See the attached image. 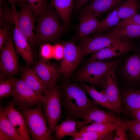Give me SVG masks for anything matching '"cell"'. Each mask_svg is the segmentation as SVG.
I'll return each instance as SVG.
<instances>
[{"label":"cell","mask_w":140,"mask_h":140,"mask_svg":"<svg viewBox=\"0 0 140 140\" xmlns=\"http://www.w3.org/2000/svg\"><path fill=\"white\" fill-rule=\"evenodd\" d=\"M81 85L86 92L90 95L97 104L106 108L118 115L122 111L113 105L108 100L104 95L101 92L97 91L93 86L81 82Z\"/></svg>","instance_id":"cell-25"},{"label":"cell","mask_w":140,"mask_h":140,"mask_svg":"<svg viewBox=\"0 0 140 140\" xmlns=\"http://www.w3.org/2000/svg\"><path fill=\"white\" fill-rule=\"evenodd\" d=\"M107 33L122 41L140 37V25L131 24L119 27H113Z\"/></svg>","instance_id":"cell-24"},{"label":"cell","mask_w":140,"mask_h":140,"mask_svg":"<svg viewBox=\"0 0 140 140\" xmlns=\"http://www.w3.org/2000/svg\"><path fill=\"white\" fill-rule=\"evenodd\" d=\"M0 71L3 75L14 76L19 71L18 60L11 33L1 51Z\"/></svg>","instance_id":"cell-9"},{"label":"cell","mask_w":140,"mask_h":140,"mask_svg":"<svg viewBox=\"0 0 140 140\" xmlns=\"http://www.w3.org/2000/svg\"><path fill=\"white\" fill-rule=\"evenodd\" d=\"M19 4L20 9L17 13L18 27L33 50H36L37 45L35 36L36 19L33 10L27 2Z\"/></svg>","instance_id":"cell-8"},{"label":"cell","mask_w":140,"mask_h":140,"mask_svg":"<svg viewBox=\"0 0 140 140\" xmlns=\"http://www.w3.org/2000/svg\"><path fill=\"white\" fill-rule=\"evenodd\" d=\"M0 8V28L9 30L14 25L13 16L12 9L4 0Z\"/></svg>","instance_id":"cell-30"},{"label":"cell","mask_w":140,"mask_h":140,"mask_svg":"<svg viewBox=\"0 0 140 140\" xmlns=\"http://www.w3.org/2000/svg\"><path fill=\"white\" fill-rule=\"evenodd\" d=\"M140 9L138 0H125L119 9L118 17L120 19H125L137 14Z\"/></svg>","instance_id":"cell-29"},{"label":"cell","mask_w":140,"mask_h":140,"mask_svg":"<svg viewBox=\"0 0 140 140\" xmlns=\"http://www.w3.org/2000/svg\"><path fill=\"white\" fill-rule=\"evenodd\" d=\"M8 30L4 28H0V50L1 51L3 48L6 41L11 34Z\"/></svg>","instance_id":"cell-39"},{"label":"cell","mask_w":140,"mask_h":140,"mask_svg":"<svg viewBox=\"0 0 140 140\" xmlns=\"http://www.w3.org/2000/svg\"><path fill=\"white\" fill-rule=\"evenodd\" d=\"M43 105L20 109L32 140H53L48 122L43 110Z\"/></svg>","instance_id":"cell-3"},{"label":"cell","mask_w":140,"mask_h":140,"mask_svg":"<svg viewBox=\"0 0 140 140\" xmlns=\"http://www.w3.org/2000/svg\"><path fill=\"white\" fill-rule=\"evenodd\" d=\"M131 24L140 25V14L137 13L120 21L114 27H119Z\"/></svg>","instance_id":"cell-35"},{"label":"cell","mask_w":140,"mask_h":140,"mask_svg":"<svg viewBox=\"0 0 140 140\" xmlns=\"http://www.w3.org/2000/svg\"><path fill=\"white\" fill-rule=\"evenodd\" d=\"M125 0H92L84 9L91 11L97 17L108 13Z\"/></svg>","instance_id":"cell-19"},{"label":"cell","mask_w":140,"mask_h":140,"mask_svg":"<svg viewBox=\"0 0 140 140\" xmlns=\"http://www.w3.org/2000/svg\"><path fill=\"white\" fill-rule=\"evenodd\" d=\"M87 124L94 123L116 124L127 129L131 126L132 120H126L119 118L116 113L103 110L98 105L91 108L80 118Z\"/></svg>","instance_id":"cell-11"},{"label":"cell","mask_w":140,"mask_h":140,"mask_svg":"<svg viewBox=\"0 0 140 140\" xmlns=\"http://www.w3.org/2000/svg\"><path fill=\"white\" fill-rule=\"evenodd\" d=\"M21 78L32 89L43 95L48 88L39 78L33 68L26 66L21 71Z\"/></svg>","instance_id":"cell-20"},{"label":"cell","mask_w":140,"mask_h":140,"mask_svg":"<svg viewBox=\"0 0 140 140\" xmlns=\"http://www.w3.org/2000/svg\"><path fill=\"white\" fill-rule=\"evenodd\" d=\"M122 97L125 107L131 113L140 109V89H126L123 93Z\"/></svg>","instance_id":"cell-27"},{"label":"cell","mask_w":140,"mask_h":140,"mask_svg":"<svg viewBox=\"0 0 140 140\" xmlns=\"http://www.w3.org/2000/svg\"><path fill=\"white\" fill-rule=\"evenodd\" d=\"M128 129L121 126H120L115 130V136L113 137V140H127L128 139L127 134Z\"/></svg>","instance_id":"cell-37"},{"label":"cell","mask_w":140,"mask_h":140,"mask_svg":"<svg viewBox=\"0 0 140 140\" xmlns=\"http://www.w3.org/2000/svg\"><path fill=\"white\" fill-rule=\"evenodd\" d=\"M43 95L45 100L43 109L52 134L62 118V93L55 84L49 86Z\"/></svg>","instance_id":"cell-5"},{"label":"cell","mask_w":140,"mask_h":140,"mask_svg":"<svg viewBox=\"0 0 140 140\" xmlns=\"http://www.w3.org/2000/svg\"><path fill=\"white\" fill-rule=\"evenodd\" d=\"M40 49L42 58L47 60L53 58V45L45 43L41 46Z\"/></svg>","instance_id":"cell-36"},{"label":"cell","mask_w":140,"mask_h":140,"mask_svg":"<svg viewBox=\"0 0 140 140\" xmlns=\"http://www.w3.org/2000/svg\"><path fill=\"white\" fill-rule=\"evenodd\" d=\"M120 126H121L120 125L116 124L94 123L85 125L79 131L102 132L109 131H114Z\"/></svg>","instance_id":"cell-32"},{"label":"cell","mask_w":140,"mask_h":140,"mask_svg":"<svg viewBox=\"0 0 140 140\" xmlns=\"http://www.w3.org/2000/svg\"><path fill=\"white\" fill-rule=\"evenodd\" d=\"M64 52V47L62 44H58L53 45V58L57 60L62 59Z\"/></svg>","instance_id":"cell-38"},{"label":"cell","mask_w":140,"mask_h":140,"mask_svg":"<svg viewBox=\"0 0 140 140\" xmlns=\"http://www.w3.org/2000/svg\"><path fill=\"white\" fill-rule=\"evenodd\" d=\"M32 68L48 88L56 84L60 74L59 67L43 58L37 61Z\"/></svg>","instance_id":"cell-15"},{"label":"cell","mask_w":140,"mask_h":140,"mask_svg":"<svg viewBox=\"0 0 140 140\" xmlns=\"http://www.w3.org/2000/svg\"><path fill=\"white\" fill-rule=\"evenodd\" d=\"M74 0H52L51 1L50 6L54 9L61 20L65 29L70 23Z\"/></svg>","instance_id":"cell-21"},{"label":"cell","mask_w":140,"mask_h":140,"mask_svg":"<svg viewBox=\"0 0 140 140\" xmlns=\"http://www.w3.org/2000/svg\"><path fill=\"white\" fill-rule=\"evenodd\" d=\"M11 102L21 109L43 105L44 95L39 94L31 88L21 78H16Z\"/></svg>","instance_id":"cell-6"},{"label":"cell","mask_w":140,"mask_h":140,"mask_svg":"<svg viewBox=\"0 0 140 140\" xmlns=\"http://www.w3.org/2000/svg\"><path fill=\"white\" fill-rule=\"evenodd\" d=\"M16 9L13 10L14 25L13 37L15 49L17 54L24 59L26 66L30 67L34 61L33 50L26 38L18 27Z\"/></svg>","instance_id":"cell-12"},{"label":"cell","mask_w":140,"mask_h":140,"mask_svg":"<svg viewBox=\"0 0 140 140\" xmlns=\"http://www.w3.org/2000/svg\"><path fill=\"white\" fill-rule=\"evenodd\" d=\"M131 114L136 120L140 122V109L134 111Z\"/></svg>","instance_id":"cell-41"},{"label":"cell","mask_w":140,"mask_h":140,"mask_svg":"<svg viewBox=\"0 0 140 140\" xmlns=\"http://www.w3.org/2000/svg\"><path fill=\"white\" fill-rule=\"evenodd\" d=\"M91 11L84 9L80 15L77 32V39L89 36L97 28L100 20Z\"/></svg>","instance_id":"cell-17"},{"label":"cell","mask_w":140,"mask_h":140,"mask_svg":"<svg viewBox=\"0 0 140 140\" xmlns=\"http://www.w3.org/2000/svg\"><path fill=\"white\" fill-rule=\"evenodd\" d=\"M16 78L14 76H6L0 73V100L12 96Z\"/></svg>","instance_id":"cell-31"},{"label":"cell","mask_w":140,"mask_h":140,"mask_svg":"<svg viewBox=\"0 0 140 140\" xmlns=\"http://www.w3.org/2000/svg\"><path fill=\"white\" fill-rule=\"evenodd\" d=\"M80 38L78 45L82 58L110 45L122 41L110 34L106 33L93 34Z\"/></svg>","instance_id":"cell-7"},{"label":"cell","mask_w":140,"mask_h":140,"mask_svg":"<svg viewBox=\"0 0 140 140\" xmlns=\"http://www.w3.org/2000/svg\"><path fill=\"white\" fill-rule=\"evenodd\" d=\"M124 77L130 81L140 80V56L134 54L125 60L123 67Z\"/></svg>","instance_id":"cell-23"},{"label":"cell","mask_w":140,"mask_h":140,"mask_svg":"<svg viewBox=\"0 0 140 140\" xmlns=\"http://www.w3.org/2000/svg\"><path fill=\"white\" fill-rule=\"evenodd\" d=\"M0 140H23L1 107L0 108Z\"/></svg>","instance_id":"cell-22"},{"label":"cell","mask_w":140,"mask_h":140,"mask_svg":"<svg viewBox=\"0 0 140 140\" xmlns=\"http://www.w3.org/2000/svg\"><path fill=\"white\" fill-rule=\"evenodd\" d=\"M121 5L108 13L104 18L100 21L97 28L93 34L107 32L120 22V19L118 16V12Z\"/></svg>","instance_id":"cell-26"},{"label":"cell","mask_w":140,"mask_h":140,"mask_svg":"<svg viewBox=\"0 0 140 140\" xmlns=\"http://www.w3.org/2000/svg\"></svg>","instance_id":"cell-43"},{"label":"cell","mask_w":140,"mask_h":140,"mask_svg":"<svg viewBox=\"0 0 140 140\" xmlns=\"http://www.w3.org/2000/svg\"><path fill=\"white\" fill-rule=\"evenodd\" d=\"M113 131H78L70 136L72 137V139L74 140H113Z\"/></svg>","instance_id":"cell-28"},{"label":"cell","mask_w":140,"mask_h":140,"mask_svg":"<svg viewBox=\"0 0 140 140\" xmlns=\"http://www.w3.org/2000/svg\"><path fill=\"white\" fill-rule=\"evenodd\" d=\"M114 69H110L106 74L102 83V89L101 92L113 105L122 111L123 107L122 102Z\"/></svg>","instance_id":"cell-14"},{"label":"cell","mask_w":140,"mask_h":140,"mask_svg":"<svg viewBox=\"0 0 140 140\" xmlns=\"http://www.w3.org/2000/svg\"><path fill=\"white\" fill-rule=\"evenodd\" d=\"M120 62L118 60L110 62L87 60L77 72L76 78L81 82L88 83L94 87L101 86L107 73L110 69H115Z\"/></svg>","instance_id":"cell-4"},{"label":"cell","mask_w":140,"mask_h":140,"mask_svg":"<svg viewBox=\"0 0 140 140\" xmlns=\"http://www.w3.org/2000/svg\"><path fill=\"white\" fill-rule=\"evenodd\" d=\"M92 0H74L73 9L77 10L87 3Z\"/></svg>","instance_id":"cell-40"},{"label":"cell","mask_w":140,"mask_h":140,"mask_svg":"<svg viewBox=\"0 0 140 140\" xmlns=\"http://www.w3.org/2000/svg\"><path fill=\"white\" fill-rule=\"evenodd\" d=\"M15 2H18L19 4L27 2V0H10Z\"/></svg>","instance_id":"cell-42"},{"label":"cell","mask_w":140,"mask_h":140,"mask_svg":"<svg viewBox=\"0 0 140 140\" xmlns=\"http://www.w3.org/2000/svg\"><path fill=\"white\" fill-rule=\"evenodd\" d=\"M62 44L64 52L59 66L60 71L64 78H67L77 66L82 57L79 47L74 42L68 41Z\"/></svg>","instance_id":"cell-10"},{"label":"cell","mask_w":140,"mask_h":140,"mask_svg":"<svg viewBox=\"0 0 140 140\" xmlns=\"http://www.w3.org/2000/svg\"><path fill=\"white\" fill-rule=\"evenodd\" d=\"M87 124L84 120L77 121L68 118L57 125L53 138L54 139L61 140L65 136H70L73 134L78 132L82 128Z\"/></svg>","instance_id":"cell-18"},{"label":"cell","mask_w":140,"mask_h":140,"mask_svg":"<svg viewBox=\"0 0 140 140\" xmlns=\"http://www.w3.org/2000/svg\"><path fill=\"white\" fill-rule=\"evenodd\" d=\"M131 139L134 140H140V122L133 120L129 129Z\"/></svg>","instance_id":"cell-34"},{"label":"cell","mask_w":140,"mask_h":140,"mask_svg":"<svg viewBox=\"0 0 140 140\" xmlns=\"http://www.w3.org/2000/svg\"><path fill=\"white\" fill-rule=\"evenodd\" d=\"M11 102L2 107L11 123L23 140L31 139L23 114Z\"/></svg>","instance_id":"cell-16"},{"label":"cell","mask_w":140,"mask_h":140,"mask_svg":"<svg viewBox=\"0 0 140 140\" xmlns=\"http://www.w3.org/2000/svg\"><path fill=\"white\" fill-rule=\"evenodd\" d=\"M62 90V106L68 118H80L90 109L98 105L88 98L82 85L66 83Z\"/></svg>","instance_id":"cell-1"},{"label":"cell","mask_w":140,"mask_h":140,"mask_svg":"<svg viewBox=\"0 0 140 140\" xmlns=\"http://www.w3.org/2000/svg\"><path fill=\"white\" fill-rule=\"evenodd\" d=\"M135 49V47L130 39L122 41L93 53L87 60L102 61L118 57Z\"/></svg>","instance_id":"cell-13"},{"label":"cell","mask_w":140,"mask_h":140,"mask_svg":"<svg viewBox=\"0 0 140 140\" xmlns=\"http://www.w3.org/2000/svg\"><path fill=\"white\" fill-rule=\"evenodd\" d=\"M33 10L36 19L46 10L48 5L47 0H27Z\"/></svg>","instance_id":"cell-33"},{"label":"cell","mask_w":140,"mask_h":140,"mask_svg":"<svg viewBox=\"0 0 140 140\" xmlns=\"http://www.w3.org/2000/svg\"><path fill=\"white\" fill-rule=\"evenodd\" d=\"M51 6L36 19L35 36L37 45L56 41L65 29L59 17Z\"/></svg>","instance_id":"cell-2"}]
</instances>
